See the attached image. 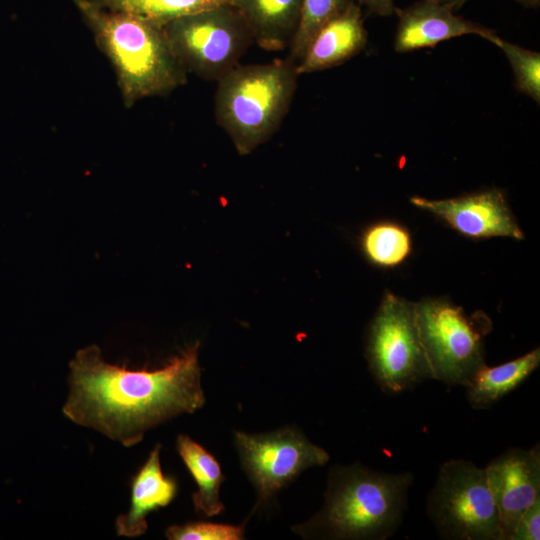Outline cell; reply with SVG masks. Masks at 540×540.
Returning <instances> with one entry per match:
<instances>
[{
  "instance_id": "obj_19",
  "label": "cell",
  "mask_w": 540,
  "mask_h": 540,
  "mask_svg": "<svg viewBox=\"0 0 540 540\" xmlns=\"http://www.w3.org/2000/svg\"><path fill=\"white\" fill-rule=\"evenodd\" d=\"M360 243L366 258L381 267H393L402 263L411 251L409 233L392 222L370 226L364 231Z\"/></svg>"
},
{
  "instance_id": "obj_7",
  "label": "cell",
  "mask_w": 540,
  "mask_h": 540,
  "mask_svg": "<svg viewBox=\"0 0 540 540\" xmlns=\"http://www.w3.org/2000/svg\"><path fill=\"white\" fill-rule=\"evenodd\" d=\"M365 355L369 371L384 393L400 394L432 379L415 303L392 293L384 295L369 325Z\"/></svg>"
},
{
  "instance_id": "obj_1",
  "label": "cell",
  "mask_w": 540,
  "mask_h": 540,
  "mask_svg": "<svg viewBox=\"0 0 540 540\" xmlns=\"http://www.w3.org/2000/svg\"><path fill=\"white\" fill-rule=\"evenodd\" d=\"M199 346L195 342L154 370H128L106 362L97 345L82 348L69 364L62 411L72 422L131 447L147 430L203 407Z\"/></svg>"
},
{
  "instance_id": "obj_10",
  "label": "cell",
  "mask_w": 540,
  "mask_h": 540,
  "mask_svg": "<svg viewBox=\"0 0 540 540\" xmlns=\"http://www.w3.org/2000/svg\"><path fill=\"white\" fill-rule=\"evenodd\" d=\"M410 202L415 207L436 215L469 238H524L503 192L499 189L441 200L413 196Z\"/></svg>"
},
{
  "instance_id": "obj_12",
  "label": "cell",
  "mask_w": 540,
  "mask_h": 540,
  "mask_svg": "<svg viewBox=\"0 0 540 540\" xmlns=\"http://www.w3.org/2000/svg\"><path fill=\"white\" fill-rule=\"evenodd\" d=\"M398 24L394 49L406 53L435 47L442 41L474 34L490 42L497 36L487 27L455 14L451 7L434 0H420L404 8H396Z\"/></svg>"
},
{
  "instance_id": "obj_2",
  "label": "cell",
  "mask_w": 540,
  "mask_h": 540,
  "mask_svg": "<svg viewBox=\"0 0 540 540\" xmlns=\"http://www.w3.org/2000/svg\"><path fill=\"white\" fill-rule=\"evenodd\" d=\"M413 480L411 472L333 465L322 507L292 531L304 539L386 540L402 523Z\"/></svg>"
},
{
  "instance_id": "obj_9",
  "label": "cell",
  "mask_w": 540,
  "mask_h": 540,
  "mask_svg": "<svg viewBox=\"0 0 540 540\" xmlns=\"http://www.w3.org/2000/svg\"><path fill=\"white\" fill-rule=\"evenodd\" d=\"M233 442L257 496L250 515L270 506L278 493L302 472L324 466L330 459L325 449L294 426L262 434L234 431Z\"/></svg>"
},
{
  "instance_id": "obj_6",
  "label": "cell",
  "mask_w": 540,
  "mask_h": 540,
  "mask_svg": "<svg viewBox=\"0 0 540 540\" xmlns=\"http://www.w3.org/2000/svg\"><path fill=\"white\" fill-rule=\"evenodd\" d=\"M426 511L443 539L503 540L485 468L471 461L451 459L440 466Z\"/></svg>"
},
{
  "instance_id": "obj_17",
  "label": "cell",
  "mask_w": 540,
  "mask_h": 540,
  "mask_svg": "<svg viewBox=\"0 0 540 540\" xmlns=\"http://www.w3.org/2000/svg\"><path fill=\"white\" fill-rule=\"evenodd\" d=\"M176 449L196 483L197 489L192 495L194 511L204 517L223 513L220 487L225 476L215 456L184 434L178 435Z\"/></svg>"
},
{
  "instance_id": "obj_20",
  "label": "cell",
  "mask_w": 540,
  "mask_h": 540,
  "mask_svg": "<svg viewBox=\"0 0 540 540\" xmlns=\"http://www.w3.org/2000/svg\"><path fill=\"white\" fill-rule=\"evenodd\" d=\"M352 1L354 0H302L300 19L289 46L288 56L298 63L318 30Z\"/></svg>"
},
{
  "instance_id": "obj_26",
  "label": "cell",
  "mask_w": 540,
  "mask_h": 540,
  "mask_svg": "<svg viewBox=\"0 0 540 540\" xmlns=\"http://www.w3.org/2000/svg\"><path fill=\"white\" fill-rule=\"evenodd\" d=\"M516 1L526 7L536 8L540 5V0H516Z\"/></svg>"
},
{
  "instance_id": "obj_11",
  "label": "cell",
  "mask_w": 540,
  "mask_h": 540,
  "mask_svg": "<svg viewBox=\"0 0 540 540\" xmlns=\"http://www.w3.org/2000/svg\"><path fill=\"white\" fill-rule=\"evenodd\" d=\"M484 468L503 540H509L523 512L540 499L539 443L530 449L509 448Z\"/></svg>"
},
{
  "instance_id": "obj_25",
  "label": "cell",
  "mask_w": 540,
  "mask_h": 540,
  "mask_svg": "<svg viewBox=\"0 0 540 540\" xmlns=\"http://www.w3.org/2000/svg\"><path fill=\"white\" fill-rule=\"evenodd\" d=\"M440 4L451 7L453 10H457L462 7L467 0H434Z\"/></svg>"
},
{
  "instance_id": "obj_4",
  "label": "cell",
  "mask_w": 540,
  "mask_h": 540,
  "mask_svg": "<svg viewBox=\"0 0 540 540\" xmlns=\"http://www.w3.org/2000/svg\"><path fill=\"white\" fill-rule=\"evenodd\" d=\"M297 63L289 56L265 64H238L217 81L215 119L240 155L277 131L295 95Z\"/></svg>"
},
{
  "instance_id": "obj_3",
  "label": "cell",
  "mask_w": 540,
  "mask_h": 540,
  "mask_svg": "<svg viewBox=\"0 0 540 540\" xmlns=\"http://www.w3.org/2000/svg\"><path fill=\"white\" fill-rule=\"evenodd\" d=\"M74 1L112 62L128 105L164 95L186 82L187 70L172 50L163 26L104 8L94 0Z\"/></svg>"
},
{
  "instance_id": "obj_13",
  "label": "cell",
  "mask_w": 540,
  "mask_h": 540,
  "mask_svg": "<svg viewBox=\"0 0 540 540\" xmlns=\"http://www.w3.org/2000/svg\"><path fill=\"white\" fill-rule=\"evenodd\" d=\"M367 44L361 6L354 0L324 24L297 63L299 76L339 66L359 54Z\"/></svg>"
},
{
  "instance_id": "obj_23",
  "label": "cell",
  "mask_w": 540,
  "mask_h": 540,
  "mask_svg": "<svg viewBox=\"0 0 540 540\" xmlns=\"http://www.w3.org/2000/svg\"><path fill=\"white\" fill-rule=\"evenodd\" d=\"M540 539V499L536 500L520 516L509 540Z\"/></svg>"
},
{
  "instance_id": "obj_24",
  "label": "cell",
  "mask_w": 540,
  "mask_h": 540,
  "mask_svg": "<svg viewBox=\"0 0 540 540\" xmlns=\"http://www.w3.org/2000/svg\"><path fill=\"white\" fill-rule=\"evenodd\" d=\"M360 6H364L370 13L378 16H389L395 13L394 0H355Z\"/></svg>"
},
{
  "instance_id": "obj_8",
  "label": "cell",
  "mask_w": 540,
  "mask_h": 540,
  "mask_svg": "<svg viewBox=\"0 0 540 540\" xmlns=\"http://www.w3.org/2000/svg\"><path fill=\"white\" fill-rule=\"evenodd\" d=\"M163 29L185 69L207 80L218 81L236 67L254 42L247 22L231 5L175 19Z\"/></svg>"
},
{
  "instance_id": "obj_22",
  "label": "cell",
  "mask_w": 540,
  "mask_h": 540,
  "mask_svg": "<svg viewBox=\"0 0 540 540\" xmlns=\"http://www.w3.org/2000/svg\"><path fill=\"white\" fill-rule=\"evenodd\" d=\"M245 523L189 522L169 526L165 535L170 540H241L245 539Z\"/></svg>"
},
{
  "instance_id": "obj_21",
  "label": "cell",
  "mask_w": 540,
  "mask_h": 540,
  "mask_svg": "<svg viewBox=\"0 0 540 540\" xmlns=\"http://www.w3.org/2000/svg\"><path fill=\"white\" fill-rule=\"evenodd\" d=\"M507 57L519 92L540 103V53L496 36L491 42Z\"/></svg>"
},
{
  "instance_id": "obj_18",
  "label": "cell",
  "mask_w": 540,
  "mask_h": 540,
  "mask_svg": "<svg viewBox=\"0 0 540 540\" xmlns=\"http://www.w3.org/2000/svg\"><path fill=\"white\" fill-rule=\"evenodd\" d=\"M104 8L127 12L158 25L212 8L231 5L232 0H94Z\"/></svg>"
},
{
  "instance_id": "obj_5",
  "label": "cell",
  "mask_w": 540,
  "mask_h": 540,
  "mask_svg": "<svg viewBox=\"0 0 540 540\" xmlns=\"http://www.w3.org/2000/svg\"><path fill=\"white\" fill-rule=\"evenodd\" d=\"M421 343L432 379L450 386H466L485 364L484 337L490 319L482 312L467 315L443 299L427 298L415 303Z\"/></svg>"
},
{
  "instance_id": "obj_16",
  "label": "cell",
  "mask_w": 540,
  "mask_h": 540,
  "mask_svg": "<svg viewBox=\"0 0 540 540\" xmlns=\"http://www.w3.org/2000/svg\"><path fill=\"white\" fill-rule=\"evenodd\" d=\"M540 365V349L497 366L482 365L465 386L474 409H487L520 386Z\"/></svg>"
},
{
  "instance_id": "obj_15",
  "label": "cell",
  "mask_w": 540,
  "mask_h": 540,
  "mask_svg": "<svg viewBox=\"0 0 540 540\" xmlns=\"http://www.w3.org/2000/svg\"><path fill=\"white\" fill-rule=\"evenodd\" d=\"M231 6L243 16L261 48L281 51L290 46L302 0H232Z\"/></svg>"
},
{
  "instance_id": "obj_14",
  "label": "cell",
  "mask_w": 540,
  "mask_h": 540,
  "mask_svg": "<svg viewBox=\"0 0 540 540\" xmlns=\"http://www.w3.org/2000/svg\"><path fill=\"white\" fill-rule=\"evenodd\" d=\"M161 445L157 444L131 481V501L127 513L115 522L119 536L137 537L148 528L146 517L150 512L170 504L178 490L175 479L165 476L160 463Z\"/></svg>"
}]
</instances>
